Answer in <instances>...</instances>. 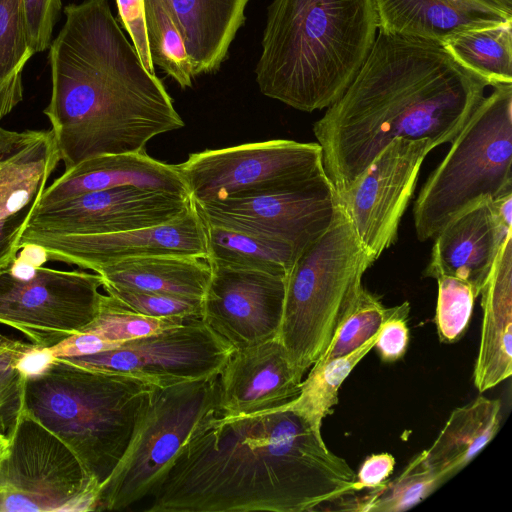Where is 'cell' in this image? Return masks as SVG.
Masks as SVG:
<instances>
[{
	"label": "cell",
	"instance_id": "8fae6325",
	"mask_svg": "<svg viewBox=\"0 0 512 512\" xmlns=\"http://www.w3.org/2000/svg\"><path fill=\"white\" fill-rule=\"evenodd\" d=\"M175 166L197 202L274 193L325 171L318 143L284 139L207 149Z\"/></svg>",
	"mask_w": 512,
	"mask_h": 512
},
{
	"label": "cell",
	"instance_id": "5b68a950",
	"mask_svg": "<svg viewBox=\"0 0 512 512\" xmlns=\"http://www.w3.org/2000/svg\"><path fill=\"white\" fill-rule=\"evenodd\" d=\"M152 387L56 357L44 373L26 379L24 411L59 437L100 486L121 460Z\"/></svg>",
	"mask_w": 512,
	"mask_h": 512
},
{
	"label": "cell",
	"instance_id": "2e32d148",
	"mask_svg": "<svg viewBox=\"0 0 512 512\" xmlns=\"http://www.w3.org/2000/svg\"><path fill=\"white\" fill-rule=\"evenodd\" d=\"M23 246L46 259L97 270L122 260L161 254L207 258L205 224L193 206L182 216L154 227L95 235H58L25 229Z\"/></svg>",
	"mask_w": 512,
	"mask_h": 512
},
{
	"label": "cell",
	"instance_id": "74e56055",
	"mask_svg": "<svg viewBox=\"0 0 512 512\" xmlns=\"http://www.w3.org/2000/svg\"><path fill=\"white\" fill-rule=\"evenodd\" d=\"M409 312V302L394 306L390 316L380 328L374 347L383 362H395L406 353L409 343L407 325Z\"/></svg>",
	"mask_w": 512,
	"mask_h": 512
},
{
	"label": "cell",
	"instance_id": "7c38bea8",
	"mask_svg": "<svg viewBox=\"0 0 512 512\" xmlns=\"http://www.w3.org/2000/svg\"><path fill=\"white\" fill-rule=\"evenodd\" d=\"M234 347L201 319L84 356L58 357L87 369L120 373L164 387L218 376Z\"/></svg>",
	"mask_w": 512,
	"mask_h": 512
},
{
	"label": "cell",
	"instance_id": "d6986e66",
	"mask_svg": "<svg viewBox=\"0 0 512 512\" xmlns=\"http://www.w3.org/2000/svg\"><path fill=\"white\" fill-rule=\"evenodd\" d=\"M302 381L278 337L235 348L217 376L215 413L233 417L277 408L299 395Z\"/></svg>",
	"mask_w": 512,
	"mask_h": 512
},
{
	"label": "cell",
	"instance_id": "d590c367",
	"mask_svg": "<svg viewBox=\"0 0 512 512\" xmlns=\"http://www.w3.org/2000/svg\"><path fill=\"white\" fill-rule=\"evenodd\" d=\"M29 48L23 0H0V84L24 68Z\"/></svg>",
	"mask_w": 512,
	"mask_h": 512
},
{
	"label": "cell",
	"instance_id": "e0dca14e",
	"mask_svg": "<svg viewBox=\"0 0 512 512\" xmlns=\"http://www.w3.org/2000/svg\"><path fill=\"white\" fill-rule=\"evenodd\" d=\"M210 266L212 274L202 299L201 320L234 349L277 337L286 276Z\"/></svg>",
	"mask_w": 512,
	"mask_h": 512
},
{
	"label": "cell",
	"instance_id": "f546056e",
	"mask_svg": "<svg viewBox=\"0 0 512 512\" xmlns=\"http://www.w3.org/2000/svg\"><path fill=\"white\" fill-rule=\"evenodd\" d=\"M443 483L422 451L414 456L400 475L390 482L368 490L364 495L352 493L348 511L400 512L419 504Z\"/></svg>",
	"mask_w": 512,
	"mask_h": 512
},
{
	"label": "cell",
	"instance_id": "8d00e7d4",
	"mask_svg": "<svg viewBox=\"0 0 512 512\" xmlns=\"http://www.w3.org/2000/svg\"><path fill=\"white\" fill-rule=\"evenodd\" d=\"M104 289L121 308L133 313L155 318L201 319L202 299L199 298L110 287Z\"/></svg>",
	"mask_w": 512,
	"mask_h": 512
},
{
	"label": "cell",
	"instance_id": "9a60e30c",
	"mask_svg": "<svg viewBox=\"0 0 512 512\" xmlns=\"http://www.w3.org/2000/svg\"><path fill=\"white\" fill-rule=\"evenodd\" d=\"M191 207L190 196L123 186L35 209L25 229L58 235L109 234L165 224Z\"/></svg>",
	"mask_w": 512,
	"mask_h": 512
},
{
	"label": "cell",
	"instance_id": "7402d4cb",
	"mask_svg": "<svg viewBox=\"0 0 512 512\" xmlns=\"http://www.w3.org/2000/svg\"><path fill=\"white\" fill-rule=\"evenodd\" d=\"M123 186L189 196L176 166L155 160L143 150L90 158L65 170L45 188L35 209L84 193Z\"/></svg>",
	"mask_w": 512,
	"mask_h": 512
},
{
	"label": "cell",
	"instance_id": "ee69618b",
	"mask_svg": "<svg viewBox=\"0 0 512 512\" xmlns=\"http://www.w3.org/2000/svg\"><path fill=\"white\" fill-rule=\"evenodd\" d=\"M22 71L23 69L16 71L0 84V121L23 98Z\"/></svg>",
	"mask_w": 512,
	"mask_h": 512
},
{
	"label": "cell",
	"instance_id": "f6af8a7d",
	"mask_svg": "<svg viewBox=\"0 0 512 512\" xmlns=\"http://www.w3.org/2000/svg\"><path fill=\"white\" fill-rule=\"evenodd\" d=\"M7 442H8V440L0 437V455L3 452V450L5 449Z\"/></svg>",
	"mask_w": 512,
	"mask_h": 512
},
{
	"label": "cell",
	"instance_id": "1f68e13d",
	"mask_svg": "<svg viewBox=\"0 0 512 512\" xmlns=\"http://www.w3.org/2000/svg\"><path fill=\"white\" fill-rule=\"evenodd\" d=\"M392 310L393 307H385L376 295L362 287L318 360L339 357L360 347L380 330Z\"/></svg>",
	"mask_w": 512,
	"mask_h": 512
},
{
	"label": "cell",
	"instance_id": "7bdbcfd3",
	"mask_svg": "<svg viewBox=\"0 0 512 512\" xmlns=\"http://www.w3.org/2000/svg\"><path fill=\"white\" fill-rule=\"evenodd\" d=\"M55 358L50 347H43L34 343L27 344L16 359V368L26 379L32 378L44 373Z\"/></svg>",
	"mask_w": 512,
	"mask_h": 512
},
{
	"label": "cell",
	"instance_id": "52a82bcc",
	"mask_svg": "<svg viewBox=\"0 0 512 512\" xmlns=\"http://www.w3.org/2000/svg\"><path fill=\"white\" fill-rule=\"evenodd\" d=\"M512 194V84L494 86L451 142L414 205L418 240L486 201Z\"/></svg>",
	"mask_w": 512,
	"mask_h": 512
},
{
	"label": "cell",
	"instance_id": "836d02e7",
	"mask_svg": "<svg viewBox=\"0 0 512 512\" xmlns=\"http://www.w3.org/2000/svg\"><path fill=\"white\" fill-rule=\"evenodd\" d=\"M436 280V330L442 343L452 344L465 334L478 296L469 283L459 278L441 275Z\"/></svg>",
	"mask_w": 512,
	"mask_h": 512
},
{
	"label": "cell",
	"instance_id": "6da1fadb",
	"mask_svg": "<svg viewBox=\"0 0 512 512\" xmlns=\"http://www.w3.org/2000/svg\"><path fill=\"white\" fill-rule=\"evenodd\" d=\"M356 473L289 402L193 428L148 512L320 511L355 492Z\"/></svg>",
	"mask_w": 512,
	"mask_h": 512
},
{
	"label": "cell",
	"instance_id": "9c48e42d",
	"mask_svg": "<svg viewBox=\"0 0 512 512\" xmlns=\"http://www.w3.org/2000/svg\"><path fill=\"white\" fill-rule=\"evenodd\" d=\"M98 490L74 452L23 410L0 455V512L95 511Z\"/></svg>",
	"mask_w": 512,
	"mask_h": 512
},
{
	"label": "cell",
	"instance_id": "30bf717a",
	"mask_svg": "<svg viewBox=\"0 0 512 512\" xmlns=\"http://www.w3.org/2000/svg\"><path fill=\"white\" fill-rule=\"evenodd\" d=\"M24 252L0 268V323L52 347L94 321L103 280L97 273L44 267Z\"/></svg>",
	"mask_w": 512,
	"mask_h": 512
},
{
	"label": "cell",
	"instance_id": "4fadbf2b",
	"mask_svg": "<svg viewBox=\"0 0 512 512\" xmlns=\"http://www.w3.org/2000/svg\"><path fill=\"white\" fill-rule=\"evenodd\" d=\"M192 202L205 224L285 241L298 254L330 227L340 207L325 171L274 193Z\"/></svg>",
	"mask_w": 512,
	"mask_h": 512
},
{
	"label": "cell",
	"instance_id": "cb8c5ba5",
	"mask_svg": "<svg viewBox=\"0 0 512 512\" xmlns=\"http://www.w3.org/2000/svg\"><path fill=\"white\" fill-rule=\"evenodd\" d=\"M178 26L193 76L216 72L245 22L249 0H164Z\"/></svg>",
	"mask_w": 512,
	"mask_h": 512
},
{
	"label": "cell",
	"instance_id": "b9f144b4",
	"mask_svg": "<svg viewBox=\"0 0 512 512\" xmlns=\"http://www.w3.org/2000/svg\"><path fill=\"white\" fill-rule=\"evenodd\" d=\"M119 346V344L107 341L95 333L79 332L50 347V349L55 357H72L96 354Z\"/></svg>",
	"mask_w": 512,
	"mask_h": 512
},
{
	"label": "cell",
	"instance_id": "ffe728a7",
	"mask_svg": "<svg viewBox=\"0 0 512 512\" xmlns=\"http://www.w3.org/2000/svg\"><path fill=\"white\" fill-rule=\"evenodd\" d=\"M379 31L443 44L469 30L512 24V0H374Z\"/></svg>",
	"mask_w": 512,
	"mask_h": 512
},
{
	"label": "cell",
	"instance_id": "484cf974",
	"mask_svg": "<svg viewBox=\"0 0 512 512\" xmlns=\"http://www.w3.org/2000/svg\"><path fill=\"white\" fill-rule=\"evenodd\" d=\"M501 423V402L479 395L455 408L429 449V465L442 483L468 465L496 436Z\"/></svg>",
	"mask_w": 512,
	"mask_h": 512
},
{
	"label": "cell",
	"instance_id": "ac0fdd59",
	"mask_svg": "<svg viewBox=\"0 0 512 512\" xmlns=\"http://www.w3.org/2000/svg\"><path fill=\"white\" fill-rule=\"evenodd\" d=\"M60 156L51 130L0 127V268L20 251V239Z\"/></svg>",
	"mask_w": 512,
	"mask_h": 512
},
{
	"label": "cell",
	"instance_id": "5bb4252c",
	"mask_svg": "<svg viewBox=\"0 0 512 512\" xmlns=\"http://www.w3.org/2000/svg\"><path fill=\"white\" fill-rule=\"evenodd\" d=\"M433 149L429 139H396L350 188L338 193L358 239L375 261L396 242L421 165Z\"/></svg>",
	"mask_w": 512,
	"mask_h": 512
},
{
	"label": "cell",
	"instance_id": "f35d334b",
	"mask_svg": "<svg viewBox=\"0 0 512 512\" xmlns=\"http://www.w3.org/2000/svg\"><path fill=\"white\" fill-rule=\"evenodd\" d=\"M26 15L28 45L33 54L46 50L51 44L54 24L61 0H23Z\"/></svg>",
	"mask_w": 512,
	"mask_h": 512
},
{
	"label": "cell",
	"instance_id": "4316f807",
	"mask_svg": "<svg viewBox=\"0 0 512 512\" xmlns=\"http://www.w3.org/2000/svg\"><path fill=\"white\" fill-rule=\"evenodd\" d=\"M205 230L210 264L287 276L298 255L285 241L208 224Z\"/></svg>",
	"mask_w": 512,
	"mask_h": 512
},
{
	"label": "cell",
	"instance_id": "83f0119b",
	"mask_svg": "<svg viewBox=\"0 0 512 512\" xmlns=\"http://www.w3.org/2000/svg\"><path fill=\"white\" fill-rule=\"evenodd\" d=\"M442 45L488 86L512 84V24L465 31Z\"/></svg>",
	"mask_w": 512,
	"mask_h": 512
},
{
	"label": "cell",
	"instance_id": "ab89813d",
	"mask_svg": "<svg viewBox=\"0 0 512 512\" xmlns=\"http://www.w3.org/2000/svg\"><path fill=\"white\" fill-rule=\"evenodd\" d=\"M119 19L128 32L145 68L155 73L146 36L143 0H116Z\"/></svg>",
	"mask_w": 512,
	"mask_h": 512
},
{
	"label": "cell",
	"instance_id": "603a6c76",
	"mask_svg": "<svg viewBox=\"0 0 512 512\" xmlns=\"http://www.w3.org/2000/svg\"><path fill=\"white\" fill-rule=\"evenodd\" d=\"M479 295L483 318L473 382L484 392L512 374V232L506 236Z\"/></svg>",
	"mask_w": 512,
	"mask_h": 512
},
{
	"label": "cell",
	"instance_id": "60d3db41",
	"mask_svg": "<svg viewBox=\"0 0 512 512\" xmlns=\"http://www.w3.org/2000/svg\"><path fill=\"white\" fill-rule=\"evenodd\" d=\"M395 464L394 456L387 452L368 456L356 474L355 492L375 489L384 484L392 474Z\"/></svg>",
	"mask_w": 512,
	"mask_h": 512
},
{
	"label": "cell",
	"instance_id": "277c9868",
	"mask_svg": "<svg viewBox=\"0 0 512 512\" xmlns=\"http://www.w3.org/2000/svg\"><path fill=\"white\" fill-rule=\"evenodd\" d=\"M374 0H273L255 74L261 93L297 110L328 108L375 42Z\"/></svg>",
	"mask_w": 512,
	"mask_h": 512
},
{
	"label": "cell",
	"instance_id": "3957f363",
	"mask_svg": "<svg viewBox=\"0 0 512 512\" xmlns=\"http://www.w3.org/2000/svg\"><path fill=\"white\" fill-rule=\"evenodd\" d=\"M50 44L52 92L44 110L65 170L90 158L145 150L184 122L124 35L107 0L65 7Z\"/></svg>",
	"mask_w": 512,
	"mask_h": 512
},
{
	"label": "cell",
	"instance_id": "44dd1931",
	"mask_svg": "<svg viewBox=\"0 0 512 512\" xmlns=\"http://www.w3.org/2000/svg\"><path fill=\"white\" fill-rule=\"evenodd\" d=\"M512 227L482 202L447 223L434 237L424 277L448 275L466 281L479 296L495 258Z\"/></svg>",
	"mask_w": 512,
	"mask_h": 512
},
{
	"label": "cell",
	"instance_id": "8992f818",
	"mask_svg": "<svg viewBox=\"0 0 512 512\" xmlns=\"http://www.w3.org/2000/svg\"><path fill=\"white\" fill-rule=\"evenodd\" d=\"M374 262L341 205L330 227L297 255L277 337L302 376L326 351Z\"/></svg>",
	"mask_w": 512,
	"mask_h": 512
},
{
	"label": "cell",
	"instance_id": "7a4b0ae2",
	"mask_svg": "<svg viewBox=\"0 0 512 512\" xmlns=\"http://www.w3.org/2000/svg\"><path fill=\"white\" fill-rule=\"evenodd\" d=\"M488 85L443 45L379 31L362 67L313 125L324 170L338 193L400 138L451 143Z\"/></svg>",
	"mask_w": 512,
	"mask_h": 512
},
{
	"label": "cell",
	"instance_id": "ba28073f",
	"mask_svg": "<svg viewBox=\"0 0 512 512\" xmlns=\"http://www.w3.org/2000/svg\"><path fill=\"white\" fill-rule=\"evenodd\" d=\"M216 391L217 377L153 385L121 460L99 486L95 511L123 510L151 496L193 428L215 408Z\"/></svg>",
	"mask_w": 512,
	"mask_h": 512
},
{
	"label": "cell",
	"instance_id": "d4e9b609",
	"mask_svg": "<svg viewBox=\"0 0 512 512\" xmlns=\"http://www.w3.org/2000/svg\"><path fill=\"white\" fill-rule=\"evenodd\" d=\"M94 272L101 276L103 288L199 299H203L212 274L207 259L175 254L130 258Z\"/></svg>",
	"mask_w": 512,
	"mask_h": 512
},
{
	"label": "cell",
	"instance_id": "f1b7e54d",
	"mask_svg": "<svg viewBox=\"0 0 512 512\" xmlns=\"http://www.w3.org/2000/svg\"><path fill=\"white\" fill-rule=\"evenodd\" d=\"M379 331L350 353L328 360H317L308 370L299 395L289 403L303 412L316 428L321 429L324 418L333 413L342 383L374 348Z\"/></svg>",
	"mask_w": 512,
	"mask_h": 512
},
{
	"label": "cell",
	"instance_id": "4dcf8cb0",
	"mask_svg": "<svg viewBox=\"0 0 512 512\" xmlns=\"http://www.w3.org/2000/svg\"><path fill=\"white\" fill-rule=\"evenodd\" d=\"M148 48L153 65L172 77L181 88L194 78L184 40L164 0H143Z\"/></svg>",
	"mask_w": 512,
	"mask_h": 512
},
{
	"label": "cell",
	"instance_id": "d6a6232c",
	"mask_svg": "<svg viewBox=\"0 0 512 512\" xmlns=\"http://www.w3.org/2000/svg\"><path fill=\"white\" fill-rule=\"evenodd\" d=\"M187 320L189 319L155 318L133 313L121 308L110 295L106 294L103 295L97 317L82 332L95 333L107 341L121 345L133 339L179 326Z\"/></svg>",
	"mask_w": 512,
	"mask_h": 512
},
{
	"label": "cell",
	"instance_id": "e575fe53",
	"mask_svg": "<svg viewBox=\"0 0 512 512\" xmlns=\"http://www.w3.org/2000/svg\"><path fill=\"white\" fill-rule=\"evenodd\" d=\"M27 343L0 334V437L8 440L24 410L26 378L16 359Z\"/></svg>",
	"mask_w": 512,
	"mask_h": 512
}]
</instances>
